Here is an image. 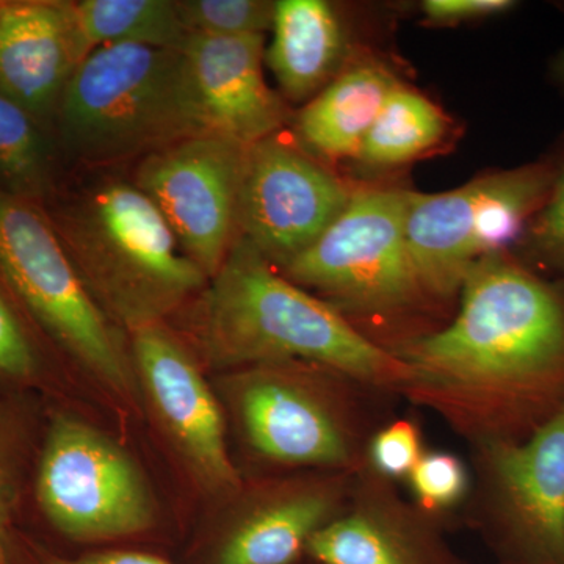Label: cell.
I'll use <instances>...</instances> for the list:
<instances>
[{
    "label": "cell",
    "instance_id": "cell-19",
    "mask_svg": "<svg viewBox=\"0 0 564 564\" xmlns=\"http://www.w3.org/2000/svg\"><path fill=\"white\" fill-rule=\"evenodd\" d=\"M272 31L265 58L291 101H311L344 69L347 43L328 2H276Z\"/></svg>",
    "mask_w": 564,
    "mask_h": 564
},
{
    "label": "cell",
    "instance_id": "cell-21",
    "mask_svg": "<svg viewBox=\"0 0 564 564\" xmlns=\"http://www.w3.org/2000/svg\"><path fill=\"white\" fill-rule=\"evenodd\" d=\"M73 11L88 54L111 44L181 50L188 36L176 0H77Z\"/></svg>",
    "mask_w": 564,
    "mask_h": 564
},
{
    "label": "cell",
    "instance_id": "cell-14",
    "mask_svg": "<svg viewBox=\"0 0 564 564\" xmlns=\"http://www.w3.org/2000/svg\"><path fill=\"white\" fill-rule=\"evenodd\" d=\"M356 473L315 470L245 494L225 530L215 564H293L311 540L339 518Z\"/></svg>",
    "mask_w": 564,
    "mask_h": 564
},
{
    "label": "cell",
    "instance_id": "cell-26",
    "mask_svg": "<svg viewBox=\"0 0 564 564\" xmlns=\"http://www.w3.org/2000/svg\"><path fill=\"white\" fill-rule=\"evenodd\" d=\"M406 480L413 502L436 518L462 505L470 488L466 464L448 452H425Z\"/></svg>",
    "mask_w": 564,
    "mask_h": 564
},
{
    "label": "cell",
    "instance_id": "cell-31",
    "mask_svg": "<svg viewBox=\"0 0 564 564\" xmlns=\"http://www.w3.org/2000/svg\"><path fill=\"white\" fill-rule=\"evenodd\" d=\"M549 73H551L552 80L555 82L556 87L564 91V47L562 51L556 52L555 57L552 58Z\"/></svg>",
    "mask_w": 564,
    "mask_h": 564
},
{
    "label": "cell",
    "instance_id": "cell-20",
    "mask_svg": "<svg viewBox=\"0 0 564 564\" xmlns=\"http://www.w3.org/2000/svg\"><path fill=\"white\" fill-rule=\"evenodd\" d=\"M54 137L0 93V191L44 206L62 184Z\"/></svg>",
    "mask_w": 564,
    "mask_h": 564
},
{
    "label": "cell",
    "instance_id": "cell-30",
    "mask_svg": "<svg viewBox=\"0 0 564 564\" xmlns=\"http://www.w3.org/2000/svg\"><path fill=\"white\" fill-rule=\"evenodd\" d=\"M511 0H426L422 3L423 17L437 25L496 17L516 9Z\"/></svg>",
    "mask_w": 564,
    "mask_h": 564
},
{
    "label": "cell",
    "instance_id": "cell-18",
    "mask_svg": "<svg viewBox=\"0 0 564 564\" xmlns=\"http://www.w3.org/2000/svg\"><path fill=\"white\" fill-rule=\"evenodd\" d=\"M400 82L383 63L361 58L344 69L295 118L303 148L325 159H358L366 137Z\"/></svg>",
    "mask_w": 564,
    "mask_h": 564
},
{
    "label": "cell",
    "instance_id": "cell-22",
    "mask_svg": "<svg viewBox=\"0 0 564 564\" xmlns=\"http://www.w3.org/2000/svg\"><path fill=\"white\" fill-rule=\"evenodd\" d=\"M448 128L451 122L436 104L399 84L386 99L358 159L373 166L413 162L434 150Z\"/></svg>",
    "mask_w": 564,
    "mask_h": 564
},
{
    "label": "cell",
    "instance_id": "cell-10",
    "mask_svg": "<svg viewBox=\"0 0 564 564\" xmlns=\"http://www.w3.org/2000/svg\"><path fill=\"white\" fill-rule=\"evenodd\" d=\"M128 336L140 400L188 477L210 496H239L243 480L229 455L223 406L195 352L169 322Z\"/></svg>",
    "mask_w": 564,
    "mask_h": 564
},
{
    "label": "cell",
    "instance_id": "cell-29",
    "mask_svg": "<svg viewBox=\"0 0 564 564\" xmlns=\"http://www.w3.org/2000/svg\"><path fill=\"white\" fill-rule=\"evenodd\" d=\"M9 564H170L159 556L141 554V552L109 551L96 552L65 558L52 554L43 545L35 543L31 538L24 536L14 530L9 541Z\"/></svg>",
    "mask_w": 564,
    "mask_h": 564
},
{
    "label": "cell",
    "instance_id": "cell-6",
    "mask_svg": "<svg viewBox=\"0 0 564 564\" xmlns=\"http://www.w3.org/2000/svg\"><path fill=\"white\" fill-rule=\"evenodd\" d=\"M0 278L47 344L124 402H141L129 336L102 313L41 204L0 191Z\"/></svg>",
    "mask_w": 564,
    "mask_h": 564
},
{
    "label": "cell",
    "instance_id": "cell-1",
    "mask_svg": "<svg viewBox=\"0 0 564 564\" xmlns=\"http://www.w3.org/2000/svg\"><path fill=\"white\" fill-rule=\"evenodd\" d=\"M454 321L393 352L402 395L475 447L521 441L564 408V289L508 251L480 259Z\"/></svg>",
    "mask_w": 564,
    "mask_h": 564
},
{
    "label": "cell",
    "instance_id": "cell-15",
    "mask_svg": "<svg viewBox=\"0 0 564 564\" xmlns=\"http://www.w3.org/2000/svg\"><path fill=\"white\" fill-rule=\"evenodd\" d=\"M392 484L366 464L343 514L315 534L306 554L321 564H455L436 516L402 499Z\"/></svg>",
    "mask_w": 564,
    "mask_h": 564
},
{
    "label": "cell",
    "instance_id": "cell-16",
    "mask_svg": "<svg viewBox=\"0 0 564 564\" xmlns=\"http://www.w3.org/2000/svg\"><path fill=\"white\" fill-rule=\"evenodd\" d=\"M263 35H188L182 44L207 133L251 147L276 135L291 118L263 77Z\"/></svg>",
    "mask_w": 564,
    "mask_h": 564
},
{
    "label": "cell",
    "instance_id": "cell-3",
    "mask_svg": "<svg viewBox=\"0 0 564 564\" xmlns=\"http://www.w3.org/2000/svg\"><path fill=\"white\" fill-rule=\"evenodd\" d=\"M111 170L84 169L43 207L93 300L129 334L172 321L209 278L150 196Z\"/></svg>",
    "mask_w": 564,
    "mask_h": 564
},
{
    "label": "cell",
    "instance_id": "cell-13",
    "mask_svg": "<svg viewBox=\"0 0 564 564\" xmlns=\"http://www.w3.org/2000/svg\"><path fill=\"white\" fill-rule=\"evenodd\" d=\"M478 451L480 503L533 564H564V408L530 436Z\"/></svg>",
    "mask_w": 564,
    "mask_h": 564
},
{
    "label": "cell",
    "instance_id": "cell-12",
    "mask_svg": "<svg viewBox=\"0 0 564 564\" xmlns=\"http://www.w3.org/2000/svg\"><path fill=\"white\" fill-rule=\"evenodd\" d=\"M352 192L306 148L276 133L248 147L237 239L282 270L343 214Z\"/></svg>",
    "mask_w": 564,
    "mask_h": 564
},
{
    "label": "cell",
    "instance_id": "cell-4",
    "mask_svg": "<svg viewBox=\"0 0 564 564\" xmlns=\"http://www.w3.org/2000/svg\"><path fill=\"white\" fill-rule=\"evenodd\" d=\"M207 133L181 50L111 44L91 51L66 84L54 121L61 155L117 169Z\"/></svg>",
    "mask_w": 564,
    "mask_h": 564
},
{
    "label": "cell",
    "instance_id": "cell-11",
    "mask_svg": "<svg viewBox=\"0 0 564 564\" xmlns=\"http://www.w3.org/2000/svg\"><path fill=\"white\" fill-rule=\"evenodd\" d=\"M247 150L228 137L203 133L147 155L131 176L209 280L237 240Z\"/></svg>",
    "mask_w": 564,
    "mask_h": 564
},
{
    "label": "cell",
    "instance_id": "cell-2",
    "mask_svg": "<svg viewBox=\"0 0 564 564\" xmlns=\"http://www.w3.org/2000/svg\"><path fill=\"white\" fill-rule=\"evenodd\" d=\"M174 318V332L209 369L231 372L258 364L310 362L373 392L402 393L410 381V367L397 352L356 328L321 296L289 281L242 239Z\"/></svg>",
    "mask_w": 564,
    "mask_h": 564
},
{
    "label": "cell",
    "instance_id": "cell-27",
    "mask_svg": "<svg viewBox=\"0 0 564 564\" xmlns=\"http://www.w3.org/2000/svg\"><path fill=\"white\" fill-rule=\"evenodd\" d=\"M518 247L529 261L564 274V161L547 202L527 226Z\"/></svg>",
    "mask_w": 564,
    "mask_h": 564
},
{
    "label": "cell",
    "instance_id": "cell-8",
    "mask_svg": "<svg viewBox=\"0 0 564 564\" xmlns=\"http://www.w3.org/2000/svg\"><path fill=\"white\" fill-rule=\"evenodd\" d=\"M562 163L543 159L485 174L455 191L411 192L408 251L423 292L433 303L458 295L480 259L519 243L547 202Z\"/></svg>",
    "mask_w": 564,
    "mask_h": 564
},
{
    "label": "cell",
    "instance_id": "cell-17",
    "mask_svg": "<svg viewBox=\"0 0 564 564\" xmlns=\"http://www.w3.org/2000/svg\"><path fill=\"white\" fill-rule=\"evenodd\" d=\"M87 55L73 2L0 0V93L51 135L66 84Z\"/></svg>",
    "mask_w": 564,
    "mask_h": 564
},
{
    "label": "cell",
    "instance_id": "cell-9",
    "mask_svg": "<svg viewBox=\"0 0 564 564\" xmlns=\"http://www.w3.org/2000/svg\"><path fill=\"white\" fill-rule=\"evenodd\" d=\"M32 491L47 524L82 543L147 532L158 513L151 486L132 455L65 411L52 413L44 426Z\"/></svg>",
    "mask_w": 564,
    "mask_h": 564
},
{
    "label": "cell",
    "instance_id": "cell-28",
    "mask_svg": "<svg viewBox=\"0 0 564 564\" xmlns=\"http://www.w3.org/2000/svg\"><path fill=\"white\" fill-rule=\"evenodd\" d=\"M423 454L421 430L413 421L399 419L372 434L367 447V466L388 480H402L410 477Z\"/></svg>",
    "mask_w": 564,
    "mask_h": 564
},
{
    "label": "cell",
    "instance_id": "cell-23",
    "mask_svg": "<svg viewBox=\"0 0 564 564\" xmlns=\"http://www.w3.org/2000/svg\"><path fill=\"white\" fill-rule=\"evenodd\" d=\"M28 404L21 395H0V564H9V541L21 510L36 454Z\"/></svg>",
    "mask_w": 564,
    "mask_h": 564
},
{
    "label": "cell",
    "instance_id": "cell-25",
    "mask_svg": "<svg viewBox=\"0 0 564 564\" xmlns=\"http://www.w3.org/2000/svg\"><path fill=\"white\" fill-rule=\"evenodd\" d=\"M274 6L265 0H176L188 35H263L273 28Z\"/></svg>",
    "mask_w": 564,
    "mask_h": 564
},
{
    "label": "cell",
    "instance_id": "cell-24",
    "mask_svg": "<svg viewBox=\"0 0 564 564\" xmlns=\"http://www.w3.org/2000/svg\"><path fill=\"white\" fill-rule=\"evenodd\" d=\"M46 344L0 278V395L43 388L50 377Z\"/></svg>",
    "mask_w": 564,
    "mask_h": 564
},
{
    "label": "cell",
    "instance_id": "cell-7",
    "mask_svg": "<svg viewBox=\"0 0 564 564\" xmlns=\"http://www.w3.org/2000/svg\"><path fill=\"white\" fill-rule=\"evenodd\" d=\"M411 192L366 187L325 232L280 270L289 281L321 293L350 321L406 317L433 303L423 292L406 242Z\"/></svg>",
    "mask_w": 564,
    "mask_h": 564
},
{
    "label": "cell",
    "instance_id": "cell-5",
    "mask_svg": "<svg viewBox=\"0 0 564 564\" xmlns=\"http://www.w3.org/2000/svg\"><path fill=\"white\" fill-rule=\"evenodd\" d=\"M221 383L245 444L261 462L326 473L366 466L372 434L362 397L370 389L299 361L242 367Z\"/></svg>",
    "mask_w": 564,
    "mask_h": 564
}]
</instances>
